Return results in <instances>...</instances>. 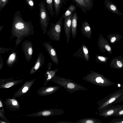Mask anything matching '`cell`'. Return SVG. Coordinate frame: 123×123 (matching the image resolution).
I'll return each instance as SVG.
<instances>
[{
    "instance_id": "1",
    "label": "cell",
    "mask_w": 123,
    "mask_h": 123,
    "mask_svg": "<svg viewBox=\"0 0 123 123\" xmlns=\"http://www.w3.org/2000/svg\"><path fill=\"white\" fill-rule=\"evenodd\" d=\"M34 33L33 26L31 21H25L20 11H16L13 18L11 30L12 37L16 38V46L24 38L33 35Z\"/></svg>"
},
{
    "instance_id": "2",
    "label": "cell",
    "mask_w": 123,
    "mask_h": 123,
    "mask_svg": "<svg viewBox=\"0 0 123 123\" xmlns=\"http://www.w3.org/2000/svg\"><path fill=\"white\" fill-rule=\"evenodd\" d=\"M123 94V88H122L111 93L103 98L99 102V109L100 111L115 104V101Z\"/></svg>"
},
{
    "instance_id": "3",
    "label": "cell",
    "mask_w": 123,
    "mask_h": 123,
    "mask_svg": "<svg viewBox=\"0 0 123 123\" xmlns=\"http://www.w3.org/2000/svg\"><path fill=\"white\" fill-rule=\"evenodd\" d=\"M39 9V22L43 34L47 32L50 17L46 9L45 4L41 1L38 4Z\"/></svg>"
},
{
    "instance_id": "4",
    "label": "cell",
    "mask_w": 123,
    "mask_h": 123,
    "mask_svg": "<svg viewBox=\"0 0 123 123\" xmlns=\"http://www.w3.org/2000/svg\"><path fill=\"white\" fill-rule=\"evenodd\" d=\"M63 14L55 24L51 23V26L47 35L52 40L59 41L62 31V20L64 18Z\"/></svg>"
},
{
    "instance_id": "5",
    "label": "cell",
    "mask_w": 123,
    "mask_h": 123,
    "mask_svg": "<svg viewBox=\"0 0 123 123\" xmlns=\"http://www.w3.org/2000/svg\"><path fill=\"white\" fill-rule=\"evenodd\" d=\"M98 48L102 52L105 53L107 51L109 55L112 54L111 47L107 39L105 38L102 34H100L99 36L98 40Z\"/></svg>"
},
{
    "instance_id": "6",
    "label": "cell",
    "mask_w": 123,
    "mask_h": 123,
    "mask_svg": "<svg viewBox=\"0 0 123 123\" xmlns=\"http://www.w3.org/2000/svg\"><path fill=\"white\" fill-rule=\"evenodd\" d=\"M22 49L24 52L26 61L30 62L33 54V45L32 42L28 40H26L23 43Z\"/></svg>"
},
{
    "instance_id": "7",
    "label": "cell",
    "mask_w": 123,
    "mask_h": 123,
    "mask_svg": "<svg viewBox=\"0 0 123 123\" xmlns=\"http://www.w3.org/2000/svg\"><path fill=\"white\" fill-rule=\"evenodd\" d=\"M73 56L76 58L83 59L86 61L90 60L89 50L87 47L84 44L73 54Z\"/></svg>"
},
{
    "instance_id": "8",
    "label": "cell",
    "mask_w": 123,
    "mask_h": 123,
    "mask_svg": "<svg viewBox=\"0 0 123 123\" xmlns=\"http://www.w3.org/2000/svg\"><path fill=\"white\" fill-rule=\"evenodd\" d=\"M123 105H112L111 106L101 111L99 115L105 117H113L118 111L121 109Z\"/></svg>"
},
{
    "instance_id": "9",
    "label": "cell",
    "mask_w": 123,
    "mask_h": 123,
    "mask_svg": "<svg viewBox=\"0 0 123 123\" xmlns=\"http://www.w3.org/2000/svg\"><path fill=\"white\" fill-rule=\"evenodd\" d=\"M73 14L64 18L63 22L64 29L66 39V43L68 44L71 37V25Z\"/></svg>"
},
{
    "instance_id": "10",
    "label": "cell",
    "mask_w": 123,
    "mask_h": 123,
    "mask_svg": "<svg viewBox=\"0 0 123 123\" xmlns=\"http://www.w3.org/2000/svg\"><path fill=\"white\" fill-rule=\"evenodd\" d=\"M43 45L49 55L53 62L58 65L59 63V60L55 49L50 44L46 42H44Z\"/></svg>"
},
{
    "instance_id": "11",
    "label": "cell",
    "mask_w": 123,
    "mask_h": 123,
    "mask_svg": "<svg viewBox=\"0 0 123 123\" xmlns=\"http://www.w3.org/2000/svg\"><path fill=\"white\" fill-rule=\"evenodd\" d=\"M109 66L111 68L120 69L123 68V57L122 55L116 57L111 61Z\"/></svg>"
},
{
    "instance_id": "12",
    "label": "cell",
    "mask_w": 123,
    "mask_h": 123,
    "mask_svg": "<svg viewBox=\"0 0 123 123\" xmlns=\"http://www.w3.org/2000/svg\"><path fill=\"white\" fill-rule=\"evenodd\" d=\"M45 59L43 53L40 52L34 65L30 70V73L31 74L33 73L42 67L45 63Z\"/></svg>"
},
{
    "instance_id": "13",
    "label": "cell",
    "mask_w": 123,
    "mask_h": 123,
    "mask_svg": "<svg viewBox=\"0 0 123 123\" xmlns=\"http://www.w3.org/2000/svg\"><path fill=\"white\" fill-rule=\"evenodd\" d=\"M81 32L83 35L88 38L91 39L92 36V29L89 24L87 22L84 21L81 28Z\"/></svg>"
},
{
    "instance_id": "14",
    "label": "cell",
    "mask_w": 123,
    "mask_h": 123,
    "mask_svg": "<svg viewBox=\"0 0 123 123\" xmlns=\"http://www.w3.org/2000/svg\"><path fill=\"white\" fill-rule=\"evenodd\" d=\"M105 8L117 14L122 15V13L118 10L117 6L110 0H105L104 2Z\"/></svg>"
},
{
    "instance_id": "15",
    "label": "cell",
    "mask_w": 123,
    "mask_h": 123,
    "mask_svg": "<svg viewBox=\"0 0 123 123\" xmlns=\"http://www.w3.org/2000/svg\"><path fill=\"white\" fill-rule=\"evenodd\" d=\"M79 17L77 12H75L72 16L71 25V32L73 38H75L77 34V26Z\"/></svg>"
},
{
    "instance_id": "16",
    "label": "cell",
    "mask_w": 123,
    "mask_h": 123,
    "mask_svg": "<svg viewBox=\"0 0 123 123\" xmlns=\"http://www.w3.org/2000/svg\"><path fill=\"white\" fill-rule=\"evenodd\" d=\"M72 0L76 5L81 9L83 12L85 13H86L87 11L91 10L84 0Z\"/></svg>"
},
{
    "instance_id": "17",
    "label": "cell",
    "mask_w": 123,
    "mask_h": 123,
    "mask_svg": "<svg viewBox=\"0 0 123 123\" xmlns=\"http://www.w3.org/2000/svg\"><path fill=\"white\" fill-rule=\"evenodd\" d=\"M107 37L110 43L113 45L120 41L122 35L117 34H108Z\"/></svg>"
},
{
    "instance_id": "18",
    "label": "cell",
    "mask_w": 123,
    "mask_h": 123,
    "mask_svg": "<svg viewBox=\"0 0 123 123\" xmlns=\"http://www.w3.org/2000/svg\"><path fill=\"white\" fill-rule=\"evenodd\" d=\"M53 1L55 14L56 16H57L59 14L63 3H65V0H53Z\"/></svg>"
},
{
    "instance_id": "19",
    "label": "cell",
    "mask_w": 123,
    "mask_h": 123,
    "mask_svg": "<svg viewBox=\"0 0 123 123\" xmlns=\"http://www.w3.org/2000/svg\"><path fill=\"white\" fill-rule=\"evenodd\" d=\"M49 14L53 17L54 15L53 7V0H44Z\"/></svg>"
},
{
    "instance_id": "20",
    "label": "cell",
    "mask_w": 123,
    "mask_h": 123,
    "mask_svg": "<svg viewBox=\"0 0 123 123\" xmlns=\"http://www.w3.org/2000/svg\"><path fill=\"white\" fill-rule=\"evenodd\" d=\"M76 8V7L75 5L72 4L70 5L63 14L64 16V18L72 14H73L74 12L75 11Z\"/></svg>"
},
{
    "instance_id": "21",
    "label": "cell",
    "mask_w": 123,
    "mask_h": 123,
    "mask_svg": "<svg viewBox=\"0 0 123 123\" xmlns=\"http://www.w3.org/2000/svg\"><path fill=\"white\" fill-rule=\"evenodd\" d=\"M110 58L104 55H96L95 60L96 61L100 63L105 64L108 59Z\"/></svg>"
},
{
    "instance_id": "22",
    "label": "cell",
    "mask_w": 123,
    "mask_h": 123,
    "mask_svg": "<svg viewBox=\"0 0 123 123\" xmlns=\"http://www.w3.org/2000/svg\"><path fill=\"white\" fill-rule=\"evenodd\" d=\"M16 58V53L13 52L10 55L7 62L6 63L8 66H10L15 61Z\"/></svg>"
},
{
    "instance_id": "23",
    "label": "cell",
    "mask_w": 123,
    "mask_h": 123,
    "mask_svg": "<svg viewBox=\"0 0 123 123\" xmlns=\"http://www.w3.org/2000/svg\"><path fill=\"white\" fill-rule=\"evenodd\" d=\"M27 5L31 10L33 9L34 6V0H25Z\"/></svg>"
},
{
    "instance_id": "24",
    "label": "cell",
    "mask_w": 123,
    "mask_h": 123,
    "mask_svg": "<svg viewBox=\"0 0 123 123\" xmlns=\"http://www.w3.org/2000/svg\"><path fill=\"white\" fill-rule=\"evenodd\" d=\"M9 0H0V11L8 3Z\"/></svg>"
},
{
    "instance_id": "25",
    "label": "cell",
    "mask_w": 123,
    "mask_h": 123,
    "mask_svg": "<svg viewBox=\"0 0 123 123\" xmlns=\"http://www.w3.org/2000/svg\"><path fill=\"white\" fill-rule=\"evenodd\" d=\"M109 123H123V118L114 119Z\"/></svg>"
},
{
    "instance_id": "26",
    "label": "cell",
    "mask_w": 123,
    "mask_h": 123,
    "mask_svg": "<svg viewBox=\"0 0 123 123\" xmlns=\"http://www.w3.org/2000/svg\"><path fill=\"white\" fill-rule=\"evenodd\" d=\"M86 3L89 7L91 10L93 5V0H84Z\"/></svg>"
},
{
    "instance_id": "27",
    "label": "cell",
    "mask_w": 123,
    "mask_h": 123,
    "mask_svg": "<svg viewBox=\"0 0 123 123\" xmlns=\"http://www.w3.org/2000/svg\"><path fill=\"white\" fill-rule=\"evenodd\" d=\"M123 116V106L122 108L114 115L113 117H121Z\"/></svg>"
},
{
    "instance_id": "28",
    "label": "cell",
    "mask_w": 123,
    "mask_h": 123,
    "mask_svg": "<svg viewBox=\"0 0 123 123\" xmlns=\"http://www.w3.org/2000/svg\"><path fill=\"white\" fill-rule=\"evenodd\" d=\"M123 101V94L122 95L115 101V103Z\"/></svg>"
},
{
    "instance_id": "29",
    "label": "cell",
    "mask_w": 123,
    "mask_h": 123,
    "mask_svg": "<svg viewBox=\"0 0 123 123\" xmlns=\"http://www.w3.org/2000/svg\"><path fill=\"white\" fill-rule=\"evenodd\" d=\"M14 85V83L13 82L9 83L6 84L4 86L6 88H8Z\"/></svg>"
},
{
    "instance_id": "30",
    "label": "cell",
    "mask_w": 123,
    "mask_h": 123,
    "mask_svg": "<svg viewBox=\"0 0 123 123\" xmlns=\"http://www.w3.org/2000/svg\"><path fill=\"white\" fill-rule=\"evenodd\" d=\"M50 112L48 111H44L42 113V115L44 116H47L49 115L50 113Z\"/></svg>"
},
{
    "instance_id": "31",
    "label": "cell",
    "mask_w": 123,
    "mask_h": 123,
    "mask_svg": "<svg viewBox=\"0 0 123 123\" xmlns=\"http://www.w3.org/2000/svg\"><path fill=\"white\" fill-rule=\"evenodd\" d=\"M68 87L69 88L72 89L74 88V85L72 83H69L67 85Z\"/></svg>"
},
{
    "instance_id": "32",
    "label": "cell",
    "mask_w": 123,
    "mask_h": 123,
    "mask_svg": "<svg viewBox=\"0 0 123 123\" xmlns=\"http://www.w3.org/2000/svg\"><path fill=\"white\" fill-rule=\"evenodd\" d=\"M54 89V88L52 87H49L47 88L45 90V92H51L53 91Z\"/></svg>"
},
{
    "instance_id": "33",
    "label": "cell",
    "mask_w": 123,
    "mask_h": 123,
    "mask_svg": "<svg viewBox=\"0 0 123 123\" xmlns=\"http://www.w3.org/2000/svg\"><path fill=\"white\" fill-rule=\"evenodd\" d=\"M3 60L1 58V56H0V69L2 68L3 67L4 64H3Z\"/></svg>"
},
{
    "instance_id": "34",
    "label": "cell",
    "mask_w": 123,
    "mask_h": 123,
    "mask_svg": "<svg viewBox=\"0 0 123 123\" xmlns=\"http://www.w3.org/2000/svg\"><path fill=\"white\" fill-rule=\"evenodd\" d=\"M28 90V88L27 86L24 87L23 89L22 92H24L25 93Z\"/></svg>"
},
{
    "instance_id": "35",
    "label": "cell",
    "mask_w": 123,
    "mask_h": 123,
    "mask_svg": "<svg viewBox=\"0 0 123 123\" xmlns=\"http://www.w3.org/2000/svg\"><path fill=\"white\" fill-rule=\"evenodd\" d=\"M12 104L14 105H16L17 104V101H14L12 102Z\"/></svg>"
},
{
    "instance_id": "36",
    "label": "cell",
    "mask_w": 123,
    "mask_h": 123,
    "mask_svg": "<svg viewBox=\"0 0 123 123\" xmlns=\"http://www.w3.org/2000/svg\"><path fill=\"white\" fill-rule=\"evenodd\" d=\"M4 26H1L0 27V31H1V30H2V28H3Z\"/></svg>"
},
{
    "instance_id": "37",
    "label": "cell",
    "mask_w": 123,
    "mask_h": 123,
    "mask_svg": "<svg viewBox=\"0 0 123 123\" xmlns=\"http://www.w3.org/2000/svg\"><path fill=\"white\" fill-rule=\"evenodd\" d=\"M2 103L1 102V101H0V108H1V107H2Z\"/></svg>"
},
{
    "instance_id": "38",
    "label": "cell",
    "mask_w": 123,
    "mask_h": 123,
    "mask_svg": "<svg viewBox=\"0 0 123 123\" xmlns=\"http://www.w3.org/2000/svg\"><path fill=\"white\" fill-rule=\"evenodd\" d=\"M122 88H123V83L121 85Z\"/></svg>"
},
{
    "instance_id": "39",
    "label": "cell",
    "mask_w": 123,
    "mask_h": 123,
    "mask_svg": "<svg viewBox=\"0 0 123 123\" xmlns=\"http://www.w3.org/2000/svg\"><path fill=\"white\" fill-rule=\"evenodd\" d=\"M65 0V2H66V1H67V0Z\"/></svg>"
}]
</instances>
